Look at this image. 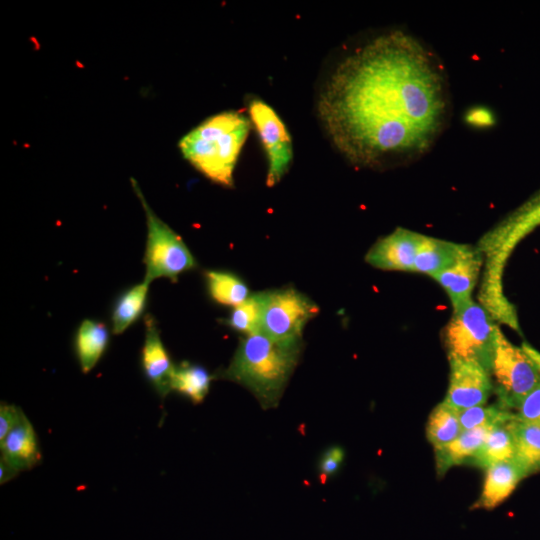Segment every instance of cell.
<instances>
[{"instance_id": "cell-1", "label": "cell", "mask_w": 540, "mask_h": 540, "mask_svg": "<svg viewBox=\"0 0 540 540\" xmlns=\"http://www.w3.org/2000/svg\"><path fill=\"white\" fill-rule=\"evenodd\" d=\"M449 109L438 58L400 30L373 37L344 56L317 102L334 147L351 164L369 168L422 156L445 128Z\"/></svg>"}, {"instance_id": "cell-2", "label": "cell", "mask_w": 540, "mask_h": 540, "mask_svg": "<svg viewBox=\"0 0 540 540\" xmlns=\"http://www.w3.org/2000/svg\"><path fill=\"white\" fill-rule=\"evenodd\" d=\"M301 352L300 341L274 340L262 333L241 340L222 377L249 389L265 408L275 407Z\"/></svg>"}, {"instance_id": "cell-3", "label": "cell", "mask_w": 540, "mask_h": 540, "mask_svg": "<svg viewBox=\"0 0 540 540\" xmlns=\"http://www.w3.org/2000/svg\"><path fill=\"white\" fill-rule=\"evenodd\" d=\"M250 122L244 114L233 110L212 115L180 139V152L207 179L231 187Z\"/></svg>"}, {"instance_id": "cell-4", "label": "cell", "mask_w": 540, "mask_h": 540, "mask_svg": "<svg viewBox=\"0 0 540 540\" xmlns=\"http://www.w3.org/2000/svg\"><path fill=\"white\" fill-rule=\"evenodd\" d=\"M535 350L527 344L511 343L498 327L490 362L497 403L514 411L519 402L540 383Z\"/></svg>"}, {"instance_id": "cell-5", "label": "cell", "mask_w": 540, "mask_h": 540, "mask_svg": "<svg viewBox=\"0 0 540 540\" xmlns=\"http://www.w3.org/2000/svg\"><path fill=\"white\" fill-rule=\"evenodd\" d=\"M132 185L144 208L147 223L143 281L150 284L154 279L168 278L175 282L180 274L196 267V260L182 238L153 212L135 180Z\"/></svg>"}, {"instance_id": "cell-6", "label": "cell", "mask_w": 540, "mask_h": 540, "mask_svg": "<svg viewBox=\"0 0 540 540\" xmlns=\"http://www.w3.org/2000/svg\"><path fill=\"white\" fill-rule=\"evenodd\" d=\"M498 326L479 304L469 302L453 309L444 331L449 359H473L490 370Z\"/></svg>"}, {"instance_id": "cell-7", "label": "cell", "mask_w": 540, "mask_h": 540, "mask_svg": "<svg viewBox=\"0 0 540 540\" xmlns=\"http://www.w3.org/2000/svg\"><path fill=\"white\" fill-rule=\"evenodd\" d=\"M318 306L305 294L287 287L264 292L260 333L279 341H300Z\"/></svg>"}, {"instance_id": "cell-8", "label": "cell", "mask_w": 540, "mask_h": 540, "mask_svg": "<svg viewBox=\"0 0 540 540\" xmlns=\"http://www.w3.org/2000/svg\"><path fill=\"white\" fill-rule=\"evenodd\" d=\"M248 113L266 154V183L272 187L282 179L292 163V140L279 115L262 99L254 97L249 100Z\"/></svg>"}, {"instance_id": "cell-9", "label": "cell", "mask_w": 540, "mask_h": 540, "mask_svg": "<svg viewBox=\"0 0 540 540\" xmlns=\"http://www.w3.org/2000/svg\"><path fill=\"white\" fill-rule=\"evenodd\" d=\"M449 385L443 400L457 410L485 405L494 392L490 370L473 359H449Z\"/></svg>"}, {"instance_id": "cell-10", "label": "cell", "mask_w": 540, "mask_h": 540, "mask_svg": "<svg viewBox=\"0 0 540 540\" xmlns=\"http://www.w3.org/2000/svg\"><path fill=\"white\" fill-rule=\"evenodd\" d=\"M422 237L409 229L397 228L380 238L368 250L365 260L378 269L412 272Z\"/></svg>"}, {"instance_id": "cell-11", "label": "cell", "mask_w": 540, "mask_h": 540, "mask_svg": "<svg viewBox=\"0 0 540 540\" xmlns=\"http://www.w3.org/2000/svg\"><path fill=\"white\" fill-rule=\"evenodd\" d=\"M144 324L145 339L141 350V367L148 382L164 399L171 391L175 366L161 340L155 318L150 314L146 315Z\"/></svg>"}, {"instance_id": "cell-12", "label": "cell", "mask_w": 540, "mask_h": 540, "mask_svg": "<svg viewBox=\"0 0 540 540\" xmlns=\"http://www.w3.org/2000/svg\"><path fill=\"white\" fill-rule=\"evenodd\" d=\"M482 265L481 253L469 246L450 267L433 277L447 293L453 309L472 300Z\"/></svg>"}, {"instance_id": "cell-13", "label": "cell", "mask_w": 540, "mask_h": 540, "mask_svg": "<svg viewBox=\"0 0 540 540\" xmlns=\"http://www.w3.org/2000/svg\"><path fill=\"white\" fill-rule=\"evenodd\" d=\"M0 460L18 473L33 469L41 462L38 438L33 425L24 414L20 422L0 442Z\"/></svg>"}, {"instance_id": "cell-14", "label": "cell", "mask_w": 540, "mask_h": 540, "mask_svg": "<svg viewBox=\"0 0 540 540\" xmlns=\"http://www.w3.org/2000/svg\"><path fill=\"white\" fill-rule=\"evenodd\" d=\"M485 470L481 495L471 509H494L505 501L517 484L526 477L514 460L493 464Z\"/></svg>"}, {"instance_id": "cell-15", "label": "cell", "mask_w": 540, "mask_h": 540, "mask_svg": "<svg viewBox=\"0 0 540 540\" xmlns=\"http://www.w3.org/2000/svg\"><path fill=\"white\" fill-rule=\"evenodd\" d=\"M493 427L481 426L464 430L453 441L435 448V462L438 476H443L453 466L469 464Z\"/></svg>"}, {"instance_id": "cell-16", "label": "cell", "mask_w": 540, "mask_h": 540, "mask_svg": "<svg viewBox=\"0 0 540 540\" xmlns=\"http://www.w3.org/2000/svg\"><path fill=\"white\" fill-rule=\"evenodd\" d=\"M469 248L458 244L423 235L415 258L413 271L432 278L455 263Z\"/></svg>"}, {"instance_id": "cell-17", "label": "cell", "mask_w": 540, "mask_h": 540, "mask_svg": "<svg viewBox=\"0 0 540 540\" xmlns=\"http://www.w3.org/2000/svg\"><path fill=\"white\" fill-rule=\"evenodd\" d=\"M109 338L105 323L91 319L81 322L75 335L74 348L84 374L90 372L101 359L108 347Z\"/></svg>"}, {"instance_id": "cell-18", "label": "cell", "mask_w": 540, "mask_h": 540, "mask_svg": "<svg viewBox=\"0 0 540 540\" xmlns=\"http://www.w3.org/2000/svg\"><path fill=\"white\" fill-rule=\"evenodd\" d=\"M516 419L515 415L514 418L495 425L469 464L486 469L493 464L513 460L515 455L513 427Z\"/></svg>"}, {"instance_id": "cell-19", "label": "cell", "mask_w": 540, "mask_h": 540, "mask_svg": "<svg viewBox=\"0 0 540 540\" xmlns=\"http://www.w3.org/2000/svg\"><path fill=\"white\" fill-rule=\"evenodd\" d=\"M149 290V283L143 281L122 292L114 302L111 322L114 334L123 333L143 313Z\"/></svg>"}, {"instance_id": "cell-20", "label": "cell", "mask_w": 540, "mask_h": 540, "mask_svg": "<svg viewBox=\"0 0 540 540\" xmlns=\"http://www.w3.org/2000/svg\"><path fill=\"white\" fill-rule=\"evenodd\" d=\"M514 461L525 476L540 471V427L522 422H514Z\"/></svg>"}, {"instance_id": "cell-21", "label": "cell", "mask_w": 540, "mask_h": 540, "mask_svg": "<svg viewBox=\"0 0 540 540\" xmlns=\"http://www.w3.org/2000/svg\"><path fill=\"white\" fill-rule=\"evenodd\" d=\"M213 376L202 366L182 362L175 366L171 381V391L189 398L194 404L201 403L206 397Z\"/></svg>"}, {"instance_id": "cell-22", "label": "cell", "mask_w": 540, "mask_h": 540, "mask_svg": "<svg viewBox=\"0 0 540 540\" xmlns=\"http://www.w3.org/2000/svg\"><path fill=\"white\" fill-rule=\"evenodd\" d=\"M461 432L459 410L442 401L431 411L426 424V437L434 449L453 441Z\"/></svg>"}, {"instance_id": "cell-23", "label": "cell", "mask_w": 540, "mask_h": 540, "mask_svg": "<svg viewBox=\"0 0 540 540\" xmlns=\"http://www.w3.org/2000/svg\"><path fill=\"white\" fill-rule=\"evenodd\" d=\"M205 278L211 298L221 305L236 307L250 296L247 285L230 272L210 270Z\"/></svg>"}, {"instance_id": "cell-24", "label": "cell", "mask_w": 540, "mask_h": 540, "mask_svg": "<svg viewBox=\"0 0 540 540\" xmlns=\"http://www.w3.org/2000/svg\"><path fill=\"white\" fill-rule=\"evenodd\" d=\"M263 301L264 292L250 294L244 302L233 307L223 322L231 329L246 336L260 333Z\"/></svg>"}, {"instance_id": "cell-25", "label": "cell", "mask_w": 540, "mask_h": 540, "mask_svg": "<svg viewBox=\"0 0 540 540\" xmlns=\"http://www.w3.org/2000/svg\"><path fill=\"white\" fill-rule=\"evenodd\" d=\"M514 417V412L503 408L498 403L459 410L462 431L481 426H495Z\"/></svg>"}, {"instance_id": "cell-26", "label": "cell", "mask_w": 540, "mask_h": 540, "mask_svg": "<svg viewBox=\"0 0 540 540\" xmlns=\"http://www.w3.org/2000/svg\"><path fill=\"white\" fill-rule=\"evenodd\" d=\"M513 412L518 420L540 427V383L519 402Z\"/></svg>"}, {"instance_id": "cell-27", "label": "cell", "mask_w": 540, "mask_h": 540, "mask_svg": "<svg viewBox=\"0 0 540 540\" xmlns=\"http://www.w3.org/2000/svg\"><path fill=\"white\" fill-rule=\"evenodd\" d=\"M24 412L20 407L6 402L0 405V442L10 433V431L20 422Z\"/></svg>"}, {"instance_id": "cell-28", "label": "cell", "mask_w": 540, "mask_h": 540, "mask_svg": "<svg viewBox=\"0 0 540 540\" xmlns=\"http://www.w3.org/2000/svg\"><path fill=\"white\" fill-rule=\"evenodd\" d=\"M344 458V451L340 447H331L323 454L319 463L321 479L326 480L340 467Z\"/></svg>"}, {"instance_id": "cell-29", "label": "cell", "mask_w": 540, "mask_h": 540, "mask_svg": "<svg viewBox=\"0 0 540 540\" xmlns=\"http://www.w3.org/2000/svg\"><path fill=\"white\" fill-rule=\"evenodd\" d=\"M469 121L475 124H488L491 121V115L484 109H478L470 112Z\"/></svg>"}, {"instance_id": "cell-30", "label": "cell", "mask_w": 540, "mask_h": 540, "mask_svg": "<svg viewBox=\"0 0 540 540\" xmlns=\"http://www.w3.org/2000/svg\"><path fill=\"white\" fill-rule=\"evenodd\" d=\"M18 472L6 462L0 460V483L4 484L13 479Z\"/></svg>"}, {"instance_id": "cell-31", "label": "cell", "mask_w": 540, "mask_h": 540, "mask_svg": "<svg viewBox=\"0 0 540 540\" xmlns=\"http://www.w3.org/2000/svg\"><path fill=\"white\" fill-rule=\"evenodd\" d=\"M540 220V204L534 210H532L526 218H524L520 224V228L523 229L527 223L535 224Z\"/></svg>"}]
</instances>
